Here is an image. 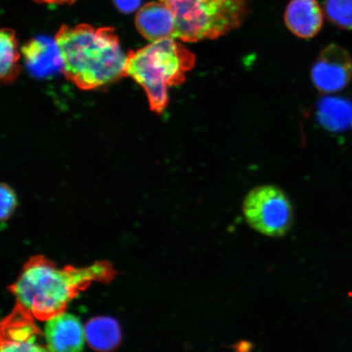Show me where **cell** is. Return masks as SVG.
Here are the masks:
<instances>
[{
  "label": "cell",
  "instance_id": "6da1fadb",
  "mask_svg": "<svg viewBox=\"0 0 352 352\" xmlns=\"http://www.w3.org/2000/svg\"><path fill=\"white\" fill-rule=\"evenodd\" d=\"M116 271L109 262L83 267L57 268L42 256L26 263L11 287L16 309L32 318L47 320L64 311L68 303L94 281L111 280Z\"/></svg>",
  "mask_w": 352,
  "mask_h": 352
},
{
  "label": "cell",
  "instance_id": "7a4b0ae2",
  "mask_svg": "<svg viewBox=\"0 0 352 352\" xmlns=\"http://www.w3.org/2000/svg\"><path fill=\"white\" fill-rule=\"evenodd\" d=\"M55 43L65 76L79 89L94 90L126 77V55L113 28L63 25Z\"/></svg>",
  "mask_w": 352,
  "mask_h": 352
},
{
  "label": "cell",
  "instance_id": "3957f363",
  "mask_svg": "<svg viewBox=\"0 0 352 352\" xmlns=\"http://www.w3.org/2000/svg\"><path fill=\"white\" fill-rule=\"evenodd\" d=\"M196 56L174 38L151 42L126 55L125 74L142 87L151 111L162 114L169 104L168 88L182 85Z\"/></svg>",
  "mask_w": 352,
  "mask_h": 352
},
{
  "label": "cell",
  "instance_id": "277c9868",
  "mask_svg": "<svg viewBox=\"0 0 352 352\" xmlns=\"http://www.w3.org/2000/svg\"><path fill=\"white\" fill-rule=\"evenodd\" d=\"M175 17V38L196 43L223 36L239 28L248 0H160Z\"/></svg>",
  "mask_w": 352,
  "mask_h": 352
},
{
  "label": "cell",
  "instance_id": "5b68a950",
  "mask_svg": "<svg viewBox=\"0 0 352 352\" xmlns=\"http://www.w3.org/2000/svg\"><path fill=\"white\" fill-rule=\"evenodd\" d=\"M242 213L254 231L274 239L287 234L293 223L292 201L283 189L272 184L252 188L242 202Z\"/></svg>",
  "mask_w": 352,
  "mask_h": 352
},
{
  "label": "cell",
  "instance_id": "8992f818",
  "mask_svg": "<svg viewBox=\"0 0 352 352\" xmlns=\"http://www.w3.org/2000/svg\"><path fill=\"white\" fill-rule=\"evenodd\" d=\"M314 87L323 94L340 91L352 78V58L344 47L332 43L320 52L311 70Z\"/></svg>",
  "mask_w": 352,
  "mask_h": 352
},
{
  "label": "cell",
  "instance_id": "52a82bcc",
  "mask_svg": "<svg viewBox=\"0 0 352 352\" xmlns=\"http://www.w3.org/2000/svg\"><path fill=\"white\" fill-rule=\"evenodd\" d=\"M44 334L50 351H80L85 346V329L80 320L64 311L47 320Z\"/></svg>",
  "mask_w": 352,
  "mask_h": 352
},
{
  "label": "cell",
  "instance_id": "ba28073f",
  "mask_svg": "<svg viewBox=\"0 0 352 352\" xmlns=\"http://www.w3.org/2000/svg\"><path fill=\"white\" fill-rule=\"evenodd\" d=\"M32 316L19 309L3 321L2 324V351H44L38 342L39 330Z\"/></svg>",
  "mask_w": 352,
  "mask_h": 352
},
{
  "label": "cell",
  "instance_id": "9c48e42d",
  "mask_svg": "<svg viewBox=\"0 0 352 352\" xmlns=\"http://www.w3.org/2000/svg\"><path fill=\"white\" fill-rule=\"evenodd\" d=\"M135 25L142 36L151 42L175 38V17L164 2H151L140 8L135 15Z\"/></svg>",
  "mask_w": 352,
  "mask_h": 352
},
{
  "label": "cell",
  "instance_id": "30bf717a",
  "mask_svg": "<svg viewBox=\"0 0 352 352\" xmlns=\"http://www.w3.org/2000/svg\"><path fill=\"white\" fill-rule=\"evenodd\" d=\"M286 28L298 38H314L323 26L322 8L316 0H292L285 8Z\"/></svg>",
  "mask_w": 352,
  "mask_h": 352
},
{
  "label": "cell",
  "instance_id": "8fae6325",
  "mask_svg": "<svg viewBox=\"0 0 352 352\" xmlns=\"http://www.w3.org/2000/svg\"><path fill=\"white\" fill-rule=\"evenodd\" d=\"M25 63L32 72L47 74L61 67V59L56 43L46 39L33 38L21 48Z\"/></svg>",
  "mask_w": 352,
  "mask_h": 352
},
{
  "label": "cell",
  "instance_id": "7c38bea8",
  "mask_svg": "<svg viewBox=\"0 0 352 352\" xmlns=\"http://www.w3.org/2000/svg\"><path fill=\"white\" fill-rule=\"evenodd\" d=\"M86 341L91 349L99 351L116 349L122 340L120 324L109 316L91 319L85 327Z\"/></svg>",
  "mask_w": 352,
  "mask_h": 352
},
{
  "label": "cell",
  "instance_id": "4fadbf2b",
  "mask_svg": "<svg viewBox=\"0 0 352 352\" xmlns=\"http://www.w3.org/2000/svg\"><path fill=\"white\" fill-rule=\"evenodd\" d=\"M318 118L325 129L344 131L352 124V103L337 98H325L320 101Z\"/></svg>",
  "mask_w": 352,
  "mask_h": 352
},
{
  "label": "cell",
  "instance_id": "5bb4252c",
  "mask_svg": "<svg viewBox=\"0 0 352 352\" xmlns=\"http://www.w3.org/2000/svg\"><path fill=\"white\" fill-rule=\"evenodd\" d=\"M19 60L15 32L11 29H3L0 32V78L4 85H10L19 77Z\"/></svg>",
  "mask_w": 352,
  "mask_h": 352
},
{
  "label": "cell",
  "instance_id": "9a60e30c",
  "mask_svg": "<svg viewBox=\"0 0 352 352\" xmlns=\"http://www.w3.org/2000/svg\"><path fill=\"white\" fill-rule=\"evenodd\" d=\"M327 19L338 28L352 30V0H324Z\"/></svg>",
  "mask_w": 352,
  "mask_h": 352
},
{
  "label": "cell",
  "instance_id": "2e32d148",
  "mask_svg": "<svg viewBox=\"0 0 352 352\" xmlns=\"http://www.w3.org/2000/svg\"><path fill=\"white\" fill-rule=\"evenodd\" d=\"M0 192H1V196H0V199H1L0 217H1V221L3 223L10 218L16 208L17 201L14 191L8 184L2 183Z\"/></svg>",
  "mask_w": 352,
  "mask_h": 352
},
{
  "label": "cell",
  "instance_id": "e0dca14e",
  "mask_svg": "<svg viewBox=\"0 0 352 352\" xmlns=\"http://www.w3.org/2000/svg\"><path fill=\"white\" fill-rule=\"evenodd\" d=\"M116 6L122 12H134L140 6L142 0H113Z\"/></svg>",
  "mask_w": 352,
  "mask_h": 352
},
{
  "label": "cell",
  "instance_id": "ac0fdd59",
  "mask_svg": "<svg viewBox=\"0 0 352 352\" xmlns=\"http://www.w3.org/2000/svg\"><path fill=\"white\" fill-rule=\"evenodd\" d=\"M34 1L39 3H47V4H72L77 0H34Z\"/></svg>",
  "mask_w": 352,
  "mask_h": 352
}]
</instances>
